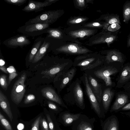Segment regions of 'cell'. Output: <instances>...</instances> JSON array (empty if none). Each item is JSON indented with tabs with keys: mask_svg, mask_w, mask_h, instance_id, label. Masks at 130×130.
<instances>
[{
	"mask_svg": "<svg viewBox=\"0 0 130 130\" xmlns=\"http://www.w3.org/2000/svg\"><path fill=\"white\" fill-rule=\"evenodd\" d=\"M40 122L42 130H48V124L45 119H41Z\"/></svg>",
	"mask_w": 130,
	"mask_h": 130,
	"instance_id": "f35d334b",
	"label": "cell"
},
{
	"mask_svg": "<svg viewBox=\"0 0 130 130\" xmlns=\"http://www.w3.org/2000/svg\"><path fill=\"white\" fill-rule=\"evenodd\" d=\"M95 118H90L83 114L80 115L79 118L72 125V130H94Z\"/></svg>",
	"mask_w": 130,
	"mask_h": 130,
	"instance_id": "7c38bea8",
	"label": "cell"
},
{
	"mask_svg": "<svg viewBox=\"0 0 130 130\" xmlns=\"http://www.w3.org/2000/svg\"><path fill=\"white\" fill-rule=\"evenodd\" d=\"M5 64V61L3 59H1L0 60V66H4Z\"/></svg>",
	"mask_w": 130,
	"mask_h": 130,
	"instance_id": "681fc988",
	"label": "cell"
},
{
	"mask_svg": "<svg viewBox=\"0 0 130 130\" xmlns=\"http://www.w3.org/2000/svg\"><path fill=\"white\" fill-rule=\"evenodd\" d=\"M130 110V102L128 103L121 108L118 111Z\"/></svg>",
	"mask_w": 130,
	"mask_h": 130,
	"instance_id": "b9f144b4",
	"label": "cell"
},
{
	"mask_svg": "<svg viewBox=\"0 0 130 130\" xmlns=\"http://www.w3.org/2000/svg\"><path fill=\"white\" fill-rule=\"evenodd\" d=\"M116 79V87L118 88H123L130 82V63L124 64L119 72Z\"/></svg>",
	"mask_w": 130,
	"mask_h": 130,
	"instance_id": "5bb4252c",
	"label": "cell"
},
{
	"mask_svg": "<svg viewBox=\"0 0 130 130\" xmlns=\"http://www.w3.org/2000/svg\"><path fill=\"white\" fill-rule=\"evenodd\" d=\"M7 76L4 75H1L0 77V84L1 87L5 91L7 90L8 84L7 81Z\"/></svg>",
	"mask_w": 130,
	"mask_h": 130,
	"instance_id": "1f68e13d",
	"label": "cell"
},
{
	"mask_svg": "<svg viewBox=\"0 0 130 130\" xmlns=\"http://www.w3.org/2000/svg\"><path fill=\"white\" fill-rule=\"evenodd\" d=\"M35 99V96L33 94H29L25 97L24 103L25 104L30 103L34 101Z\"/></svg>",
	"mask_w": 130,
	"mask_h": 130,
	"instance_id": "e575fe53",
	"label": "cell"
},
{
	"mask_svg": "<svg viewBox=\"0 0 130 130\" xmlns=\"http://www.w3.org/2000/svg\"><path fill=\"white\" fill-rule=\"evenodd\" d=\"M102 55L104 56V64H108L113 62H118L124 64L126 60L124 55L117 49H110L102 51Z\"/></svg>",
	"mask_w": 130,
	"mask_h": 130,
	"instance_id": "8fae6325",
	"label": "cell"
},
{
	"mask_svg": "<svg viewBox=\"0 0 130 130\" xmlns=\"http://www.w3.org/2000/svg\"><path fill=\"white\" fill-rule=\"evenodd\" d=\"M106 25V23L104 21L95 20L85 23L83 26L85 27H89L93 28H103Z\"/></svg>",
	"mask_w": 130,
	"mask_h": 130,
	"instance_id": "f1b7e54d",
	"label": "cell"
},
{
	"mask_svg": "<svg viewBox=\"0 0 130 130\" xmlns=\"http://www.w3.org/2000/svg\"><path fill=\"white\" fill-rule=\"evenodd\" d=\"M0 105L2 110L12 122L13 116L9 101L6 96L1 90H0Z\"/></svg>",
	"mask_w": 130,
	"mask_h": 130,
	"instance_id": "cb8c5ba5",
	"label": "cell"
},
{
	"mask_svg": "<svg viewBox=\"0 0 130 130\" xmlns=\"http://www.w3.org/2000/svg\"><path fill=\"white\" fill-rule=\"evenodd\" d=\"M18 129H19L21 130L23 128V124H20L18 125Z\"/></svg>",
	"mask_w": 130,
	"mask_h": 130,
	"instance_id": "f907efd6",
	"label": "cell"
},
{
	"mask_svg": "<svg viewBox=\"0 0 130 130\" xmlns=\"http://www.w3.org/2000/svg\"><path fill=\"white\" fill-rule=\"evenodd\" d=\"M52 4L45 2H43L29 0L27 5L22 9V10L26 12L35 11L37 12L44 10V8Z\"/></svg>",
	"mask_w": 130,
	"mask_h": 130,
	"instance_id": "d6986e66",
	"label": "cell"
},
{
	"mask_svg": "<svg viewBox=\"0 0 130 130\" xmlns=\"http://www.w3.org/2000/svg\"><path fill=\"white\" fill-rule=\"evenodd\" d=\"M81 114H74L67 111H63L60 115V122L64 126H72L79 118Z\"/></svg>",
	"mask_w": 130,
	"mask_h": 130,
	"instance_id": "ffe728a7",
	"label": "cell"
},
{
	"mask_svg": "<svg viewBox=\"0 0 130 130\" xmlns=\"http://www.w3.org/2000/svg\"><path fill=\"white\" fill-rule=\"evenodd\" d=\"M18 75L17 72H14L9 73L8 83V86L10 84L12 80L17 76Z\"/></svg>",
	"mask_w": 130,
	"mask_h": 130,
	"instance_id": "ab89813d",
	"label": "cell"
},
{
	"mask_svg": "<svg viewBox=\"0 0 130 130\" xmlns=\"http://www.w3.org/2000/svg\"><path fill=\"white\" fill-rule=\"evenodd\" d=\"M127 92V93H128V95L129 96V98L130 99V92Z\"/></svg>",
	"mask_w": 130,
	"mask_h": 130,
	"instance_id": "816d5d0a",
	"label": "cell"
},
{
	"mask_svg": "<svg viewBox=\"0 0 130 130\" xmlns=\"http://www.w3.org/2000/svg\"><path fill=\"white\" fill-rule=\"evenodd\" d=\"M62 10H58L45 11L29 20L25 25L36 23L51 24L55 22L62 14Z\"/></svg>",
	"mask_w": 130,
	"mask_h": 130,
	"instance_id": "5b68a950",
	"label": "cell"
},
{
	"mask_svg": "<svg viewBox=\"0 0 130 130\" xmlns=\"http://www.w3.org/2000/svg\"><path fill=\"white\" fill-rule=\"evenodd\" d=\"M119 31V30L112 32L102 29L101 31L91 38V40L89 45L106 43L108 47H109L111 44L118 40V35Z\"/></svg>",
	"mask_w": 130,
	"mask_h": 130,
	"instance_id": "8992f818",
	"label": "cell"
},
{
	"mask_svg": "<svg viewBox=\"0 0 130 130\" xmlns=\"http://www.w3.org/2000/svg\"><path fill=\"white\" fill-rule=\"evenodd\" d=\"M47 33L48 37L57 39H61L63 37V34L59 29L55 28H48Z\"/></svg>",
	"mask_w": 130,
	"mask_h": 130,
	"instance_id": "83f0119b",
	"label": "cell"
},
{
	"mask_svg": "<svg viewBox=\"0 0 130 130\" xmlns=\"http://www.w3.org/2000/svg\"><path fill=\"white\" fill-rule=\"evenodd\" d=\"M87 73L89 85L98 101L100 104L102 101L103 92L101 85L96 78L90 74Z\"/></svg>",
	"mask_w": 130,
	"mask_h": 130,
	"instance_id": "e0dca14e",
	"label": "cell"
},
{
	"mask_svg": "<svg viewBox=\"0 0 130 130\" xmlns=\"http://www.w3.org/2000/svg\"><path fill=\"white\" fill-rule=\"evenodd\" d=\"M58 1V0H46L45 1L46 2L50 3L52 4Z\"/></svg>",
	"mask_w": 130,
	"mask_h": 130,
	"instance_id": "c3c4849f",
	"label": "cell"
},
{
	"mask_svg": "<svg viewBox=\"0 0 130 130\" xmlns=\"http://www.w3.org/2000/svg\"><path fill=\"white\" fill-rule=\"evenodd\" d=\"M120 113L122 115L130 118V111L128 112H120Z\"/></svg>",
	"mask_w": 130,
	"mask_h": 130,
	"instance_id": "7dc6e473",
	"label": "cell"
},
{
	"mask_svg": "<svg viewBox=\"0 0 130 130\" xmlns=\"http://www.w3.org/2000/svg\"><path fill=\"white\" fill-rule=\"evenodd\" d=\"M121 27L120 24L118 23H115L109 25L107 30L109 31L114 32L119 30Z\"/></svg>",
	"mask_w": 130,
	"mask_h": 130,
	"instance_id": "d6a6232c",
	"label": "cell"
},
{
	"mask_svg": "<svg viewBox=\"0 0 130 130\" xmlns=\"http://www.w3.org/2000/svg\"><path fill=\"white\" fill-rule=\"evenodd\" d=\"M3 44L9 48L23 47L29 45L31 42L26 36L18 35L12 37L4 41Z\"/></svg>",
	"mask_w": 130,
	"mask_h": 130,
	"instance_id": "4fadbf2b",
	"label": "cell"
},
{
	"mask_svg": "<svg viewBox=\"0 0 130 130\" xmlns=\"http://www.w3.org/2000/svg\"><path fill=\"white\" fill-rule=\"evenodd\" d=\"M97 31L98 30L96 29H82L70 31L68 34L73 38H83L85 37L94 35Z\"/></svg>",
	"mask_w": 130,
	"mask_h": 130,
	"instance_id": "603a6c76",
	"label": "cell"
},
{
	"mask_svg": "<svg viewBox=\"0 0 130 130\" xmlns=\"http://www.w3.org/2000/svg\"><path fill=\"white\" fill-rule=\"evenodd\" d=\"M1 122L6 130H13L10 123L2 114L0 112Z\"/></svg>",
	"mask_w": 130,
	"mask_h": 130,
	"instance_id": "4dcf8cb0",
	"label": "cell"
},
{
	"mask_svg": "<svg viewBox=\"0 0 130 130\" xmlns=\"http://www.w3.org/2000/svg\"><path fill=\"white\" fill-rule=\"evenodd\" d=\"M130 100L127 92L124 91L118 92L116 94L115 101L111 107L110 112H118L121 108L129 103Z\"/></svg>",
	"mask_w": 130,
	"mask_h": 130,
	"instance_id": "2e32d148",
	"label": "cell"
},
{
	"mask_svg": "<svg viewBox=\"0 0 130 130\" xmlns=\"http://www.w3.org/2000/svg\"><path fill=\"white\" fill-rule=\"evenodd\" d=\"M88 19L86 17L81 16L74 17L68 20L67 23L70 25L77 24L85 22Z\"/></svg>",
	"mask_w": 130,
	"mask_h": 130,
	"instance_id": "f546056e",
	"label": "cell"
},
{
	"mask_svg": "<svg viewBox=\"0 0 130 130\" xmlns=\"http://www.w3.org/2000/svg\"><path fill=\"white\" fill-rule=\"evenodd\" d=\"M41 116H39L34 122L32 126L31 130H39V124L40 122Z\"/></svg>",
	"mask_w": 130,
	"mask_h": 130,
	"instance_id": "8d00e7d4",
	"label": "cell"
},
{
	"mask_svg": "<svg viewBox=\"0 0 130 130\" xmlns=\"http://www.w3.org/2000/svg\"><path fill=\"white\" fill-rule=\"evenodd\" d=\"M104 56L96 53H89L76 57L73 66L78 67L81 71L86 72L99 68L104 64Z\"/></svg>",
	"mask_w": 130,
	"mask_h": 130,
	"instance_id": "6da1fadb",
	"label": "cell"
},
{
	"mask_svg": "<svg viewBox=\"0 0 130 130\" xmlns=\"http://www.w3.org/2000/svg\"><path fill=\"white\" fill-rule=\"evenodd\" d=\"M46 115L47 123L50 130H54V124L50 115L48 114H46Z\"/></svg>",
	"mask_w": 130,
	"mask_h": 130,
	"instance_id": "74e56055",
	"label": "cell"
},
{
	"mask_svg": "<svg viewBox=\"0 0 130 130\" xmlns=\"http://www.w3.org/2000/svg\"><path fill=\"white\" fill-rule=\"evenodd\" d=\"M76 67L73 66L67 71L59 74L54 79L58 93L60 92L70 83L76 73Z\"/></svg>",
	"mask_w": 130,
	"mask_h": 130,
	"instance_id": "ba28073f",
	"label": "cell"
},
{
	"mask_svg": "<svg viewBox=\"0 0 130 130\" xmlns=\"http://www.w3.org/2000/svg\"><path fill=\"white\" fill-rule=\"evenodd\" d=\"M127 47L128 48L130 47V33L127 36Z\"/></svg>",
	"mask_w": 130,
	"mask_h": 130,
	"instance_id": "bcb514c9",
	"label": "cell"
},
{
	"mask_svg": "<svg viewBox=\"0 0 130 130\" xmlns=\"http://www.w3.org/2000/svg\"><path fill=\"white\" fill-rule=\"evenodd\" d=\"M48 105L49 107L52 110L56 111H61L63 110L62 108L58 107L54 103L50 102H48Z\"/></svg>",
	"mask_w": 130,
	"mask_h": 130,
	"instance_id": "d590c367",
	"label": "cell"
},
{
	"mask_svg": "<svg viewBox=\"0 0 130 130\" xmlns=\"http://www.w3.org/2000/svg\"><path fill=\"white\" fill-rule=\"evenodd\" d=\"M56 50L59 53L70 55H79L93 52L85 46L73 43L63 45Z\"/></svg>",
	"mask_w": 130,
	"mask_h": 130,
	"instance_id": "30bf717a",
	"label": "cell"
},
{
	"mask_svg": "<svg viewBox=\"0 0 130 130\" xmlns=\"http://www.w3.org/2000/svg\"><path fill=\"white\" fill-rule=\"evenodd\" d=\"M41 91L42 95L46 98L55 102L64 108H68L63 100L52 87H46L42 88Z\"/></svg>",
	"mask_w": 130,
	"mask_h": 130,
	"instance_id": "9a60e30c",
	"label": "cell"
},
{
	"mask_svg": "<svg viewBox=\"0 0 130 130\" xmlns=\"http://www.w3.org/2000/svg\"><path fill=\"white\" fill-rule=\"evenodd\" d=\"M8 73H10L14 72H17L13 66H10L7 68Z\"/></svg>",
	"mask_w": 130,
	"mask_h": 130,
	"instance_id": "ee69618b",
	"label": "cell"
},
{
	"mask_svg": "<svg viewBox=\"0 0 130 130\" xmlns=\"http://www.w3.org/2000/svg\"><path fill=\"white\" fill-rule=\"evenodd\" d=\"M0 69L2 71L6 73L7 74L8 73L7 69L4 66H0Z\"/></svg>",
	"mask_w": 130,
	"mask_h": 130,
	"instance_id": "f6af8a7d",
	"label": "cell"
},
{
	"mask_svg": "<svg viewBox=\"0 0 130 130\" xmlns=\"http://www.w3.org/2000/svg\"><path fill=\"white\" fill-rule=\"evenodd\" d=\"M61 130H62L61 129Z\"/></svg>",
	"mask_w": 130,
	"mask_h": 130,
	"instance_id": "f5cc1de1",
	"label": "cell"
},
{
	"mask_svg": "<svg viewBox=\"0 0 130 130\" xmlns=\"http://www.w3.org/2000/svg\"><path fill=\"white\" fill-rule=\"evenodd\" d=\"M122 14L123 21L128 24L130 20V1H126L124 4L123 7Z\"/></svg>",
	"mask_w": 130,
	"mask_h": 130,
	"instance_id": "4316f807",
	"label": "cell"
},
{
	"mask_svg": "<svg viewBox=\"0 0 130 130\" xmlns=\"http://www.w3.org/2000/svg\"><path fill=\"white\" fill-rule=\"evenodd\" d=\"M80 79L77 78L71 83L63 96V100L69 105H76L82 110L85 107L83 92Z\"/></svg>",
	"mask_w": 130,
	"mask_h": 130,
	"instance_id": "7a4b0ae2",
	"label": "cell"
},
{
	"mask_svg": "<svg viewBox=\"0 0 130 130\" xmlns=\"http://www.w3.org/2000/svg\"><path fill=\"white\" fill-rule=\"evenodd\" d=\"M85 0H77L75 1L78 7L81 8L84 7L86 5V2Z\"/></svg>",
	"mask_w": 130,
	"mask_h": 130,
	"instance_id": "60d3db41",
	"label": "cell"
},
{
	"mask_svg": "<svg viewBox=\"0 0 130 130\" xmlns=\"http://www.w3.org/2000/svg\"><path fill=\"white\" fill-rule=\"evenodd\" d=\"M115 94V91L111 87H108L103 91L102 101L103 110L105 113H107L108 111Z\"/></svg>",
	"mask_w": 130,
	"mask_h": 130,
	"instance_id": "ac0fdd59",
	"label": "cell"
},
{
	"mask_svg": "<svg viewBox=\"0 0 130 130\" xmlns=\"http://www.w3.org/2000/svg\"><path fill=\"white\" fill-rule=\"evenodd\" d=\"M124 65L118 62L105 64L99 68L89 72H92L90 74L95 78L103 80L106 86L113 87L116 85L110 76L119 73Z\"/></svg>",
	"mask_w": 130,
	"mask_h": 130,
	"instance_id": "3957f363",
	"label": "cell"
},
{
	"mask_svg": "<svg viewBox=\"0 0 130 130\" xmlns=\"http://www.w3.org/2000/svg\"><path fill=\"white\" fill-rule=\"evenodd\" d=\"M101 123L102 130H119V121L115 115L111 116L104 121L101 120Z\"/></svg>",
	"mask_w": 130,
	"mask_h": 130,
	"instance_id": "44dd1931",
	"label": "cell"
},
{
	"mask_svg": "<svg viewBox=\"0 0 130 130\" xmlns=\"http://www.w3.org/2000/svg\"><path fill=\"white\" fill-rule=\"evenodd\" d=\"M43 38H38L35 40L28 56V61L32 62L34 57L38 51L43 41Z\"/></svg>",
	"mask_w": 130,
	"mask_h": 130,
	"instance_id": "484cf974",
	"label": "cell"
},
{
	"mask_svg": "<svg viewBox=\"0 0 130 130\" xmlns=\"http://www.w3.org/2000/svg\"><path fill=\"white\" fill-rule=\"evenodd\" d=\"M26 74L24 72L14 84L11 90L10 97L12 101L16 104L20 103L22 101L25 91V82Z\"/></svg>",
	"mask_w": 130,
	"mask_h": 130,
	"instance_id": "52a82bcc",
	"label": "cell"
},
{
	"mask_svg": "<svg viewBox=\"0 0 130 130\" xmlns=\"http://www.w3.org/2000/svg\"><path fill=\"white\" fill-rule=\"evenodd\" d=\"M50 45L48 42L44 41L39 48L38 51L34 57L32 63H36L40 60L45 54Z\"/></svg>",
	"mask_w": 130,
	"mask_h": 130,
	"instance_id": "d4e9b609",
	"label": "cell"
},
{
	"mask_svg": "<svg viewBox=\"0 0 130 130\" xmlns=\"http://www.w3.org/2000/svg\"><path fill=\"white\" fill-rule=\"evenodd\" d=\"M8 4L20 6L26 3L27 0H4Z\"/></svg>",
	"mask_w": 130,
	"mask_h": 130,
	"instance_id": "836d02e7",
	"label": "cell"
},
{
	"mask_svg": "<svg viewBox=\"0 0 130 130\" xmlns=\"http://www.w3.org/2000/svg\"><path fill=\"white\" fill-rule=\"evenodd\" d=\"M85 87L86 93L90 102L91 107L100 118H104L105 116L104 111L101 109L100 104L98 101L89 83L88 75L86 72L80 78Z\"/></svg>",
	"mask_w": 130,
	"mask_h": 130,
	"instance_id": "277c9868",
	"label": "cell"
},
{
	"mask_svg": "<svg viewBox=\"0 0 130 130\" xmlns=\"http://www.w3.org/2000/svg\"><path fill=\"white\" fill-rule=\"evenodd\" d=\"M50 24L46 23H36L25 25L20 27L18 31L27 36L35 37L47 33Z\"/></svg>",
	"mask_w": 130,
	"mask_h": 130,
	"instance_id": "9c48e42d",
	"label": "cell"
},
{
	"mask_svg": "<svg viewBox=\"0 0 130 130\" xmlns=\"http://www.w3.org/2000/svg\"><path fill=\"white\" fill-rule=\"evenodd\" d=\"M98 21H103L105 22L106 25L103 29L107 30V28L108 26L112 23H118L120 25L121 24L119 16L117 14H107L102 15L98 19H97Z\"/></svg>",
	"mask_w": 130,
	"mask_h": 130,
	"instance_id": "7402d4cb",
	"label": "cell"
},
{
	"mask_svg": "<svg viewBox=\"0 0 130 130\" xmlns=\"http://www.w3.org/2000/svg\"><path fill=\"white\" fill-rule=\"evenodd\" d=\"M123 88L125 91L130 92V82L124 86Z\"/></svg>",
	"mask_w": 130,
	"mask_h": 130,
	"instance_id": "7bdbcfd3",
	"label": "cell"
}]
</instances>
